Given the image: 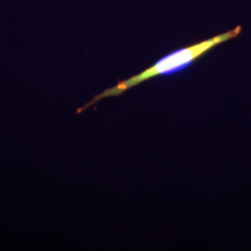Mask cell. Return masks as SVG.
I'll return each mask as SVG.
<instances>
[{
	"label": "cell",
	"mask_w": 251,
	"mask_h": 251,
	"mask_svg": "<svg viewBox=\"0 0 251 251\" xmlns=\"http://www.w3.org/2000/svg\"><path fill=\"white\" fill-rule=\"evenodd\" d=\"M242 31V27L236 26L232 30H229L224 34L213 36L211 38L206 39L204 41L198 42L196 44L185 47L182 49H179L178 50L171 52V54L163 57L159 61H157L152 66L147 68L142 73L135 75L133 76L125 79L123 81H119L116 86L107 89L102 91L98 95H96L93 99L85 104L84 106L79 108L76 113L80 114L84 110L92 106L96 102L102 99H105L108 97H116L123 94L133 87L138 86L139 84H142L144 81L151 79L156 76L171 75L173 73L179 72L185 68L189 67L193 63H195L200 57L204 56L206 52L211 50L224 42H226L230 39L235 38L240 35Z\"/></svg>",
	"instance_id": "1"
}]
</instances>
